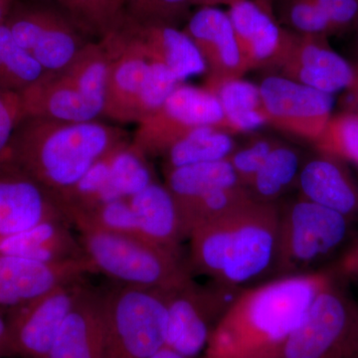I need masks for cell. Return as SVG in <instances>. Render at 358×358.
<instances>
[{
    "mask_svg": "<svg viewBox=\"0 0 358 358\" xmlns=\"http://www.w3.org/2000/svg\"><path fill=\"white\" fill-rule=\"evenodd\" d=\"M334 274L327 267L242 289L214 329L201 358H277Z\"/></svg>",
    "mask_w": 358,
    "mask_h": 358,
    "instance_id": "6da1fadb",
    "label": "cell"
},
{
    "mask_svg": "<svg viewBox=\"0 0 358 358\" xmlns=\"http://www.w3.org/2000/svg\"><path fill=\"white\" fill-rule=\"evenodd\" d=\"M190 273L233 288L274 279L279 240V203L251 201L193 231Z\"/></svg>",
    "mask_w": 358,
    "mask_h": 358,
    "instance_id": "7a4b0ae2",
    "label": "cell"
},
{
    "mask_svg": "<svg viewBox=\"0 0 358 358\" xmlns=\"http://www.w3.org/2000/svg\"><path fill=\"white\" fill-rule=\"evenodd\" d=\"M128 140L124 129L102 122L25 117L18 122L2 155L44 186L58 201L96 160Z\"/></svg>",
    "mask_w": 358,
    "mask_h": 358,
    "instance_id": "3957f363",
    "label": "cell"
},
{
    "mask_svg": "<svg viewBox=\"0 0 358 358\" xmlns=\"http://www.w3.org/2000/svg\"><path fill=\"white\" fill-rule=\"evenodd\" d=\"M109 64L110 55L103 42H88L69 64L44 72L21 92L22 117L96 121L103 114Z\"/></svg>",
    "mask_w": 358,
    "mask_h": 358,
    "instance_id": "277c9868",
    "label": "cell"
},
{
    "mask_svg": "<svg viewBox=\"0 0 358 358\" xmlns=\"http://www.w3.org/2000/svg\"><path fill=\"white\" fill-rule=\"evenodd\" d=\"M85 255L96 273L113 282L171 292L192 279L182 257L134 238L103 229L83 218L71 219Z\"/></svg>",
    "mask_w": 358,
    "mask_h": 358,
    "instance_id": "5b68a950",
    "label": "cell"
},
{
    "mask_svg": "<svg viewBox=\"0 0 358 358\" xmlns=\"http://www.w3.org/2000/svg\"><path fill=\"white\" fill-rule=\"evenodd\" d=\"M101 41L110 55L103 115L112 121L138 124L181 84L166 66L148 58L119 27Z\"/></svg>",
    "mask_w": 358,
    "mask_h": 358,
    "instance_id": "8992f818",
    "label": "cell"
},
{
    "mask_svg": "<svg viewBox=\"0 0 358 358\" xmlns=\"http://www.w3.org/2000/svg\"><path fill=\"white\" fill-rule=\"evenodd\" d=\"M352 221L299 196L279 202V240L275 277L310 274L341 255L352 237Z\"/></svg>",
    "mask_w": 358,
    "mask_h": 358,
    "instance_id": "52a82bcc",
    "label": "cell"
},
{
    "mask_svg": "<svg viewBox=\"0 0 358 358\" xmlns=\"http://www.w3.org/2000/svg\"><path fill=\"white\" fill-rule=\"evenodd\" d=\"M99 291L105 358H147L166 346L167 292L113 281Z\"/></svg>",
    "mask_w": 358,
    "mask_h": 358,
    "instance_id": "ba28073f",
    "label": "cell"
},
{
    "mask_svg": "<svg viewBox=\"0 0 358 358\" xmlns=\"http://www.w3.org/2000/svg\"><path fill=\"white\" fill-rule=\"evenodd\" d=\"M346 282L334 272L277 358H358V303Z\"/></svg>",
    "mask_w": 358,
    "mask_h": 358,
    "instance_id": "9c48e42d",
    "label": "cell"
},
{
    "mask_svg": "<svg viewBox=\"0 0 358 358\" xmlns=\"http://www.w3.org/2000/svg\"><path fill=\"white\" fill-rule=\"evenodd\" d=\"M155 180L148 157L131 141H124L96 160L58 202L67 217L87 213L101 205L128 199Z\"/></svg>",
    "mask_w": 358,
    "mask_h": 358,
    "instance_id": "30bf717a",
    "label": "cell"
},
{
    "mask_svg": "<svg viewBox=\"0 0 358 358\" xmlns=\"http://www.w3.org/2000/svg\"><path fill=\"white\" fill-rule=\"evenodd\" d=\"M206 126L228 133L217 99L204 87L181 83L154 114L138 122L131 143L148 159L162 157L195 129Z\"/></svg>",
    "mask_w": 358,
    "mask_h": 358,
    "instance_id": "8fae6325",
    "label": "cell"
},
{
    "mask_svg": "<svg viewBox=\"0 0 358 358\" xmlns=\"http://www.w3.org/2000/svg\"><path fill=\"white\" fill-rule=\"evenodd\" d=\"M242 289L213 281L200 285L192 279L169 292L166 346L186 358L199 357Z\"/></svg>",
    "mask_w": 358,
    "mask_h": 358,
    "instance_id": "7c38bea8",
    "label": "cell"
},
{
    "mask_svg": "<svg viewBox=\"0 0 358 358\" xmlns=\"http://www.w3.org/2000/svg\"><path fill=\"white\" fill-rule=\"evenodd\" d=\"M259 89L268 124L296 140L313 145L333 115L331 94L280 74L264 78Z\"/></svg>",
    "mask_w": 358,
    "mask_h": 358,
    "instance_id": "4fadbf2b",
    "label": "cell"
},
{
    "mask_svg": "<svg viewBox=\"0 0 358 358\" xmlns=\"http://www.w3.org/2000/svg\"><path fill=\"white\" fill-rule=\"evenodd\" d=\"M84 286L82 279L67 282L34 300L6 310L8 355L46 358Z\"/></svg>",
    "mask_w": 358,
    "mask_h": 358,
    "instance_id": "5bb4252c",
    "label": "cell"
},
{
    "mask_svg": "<svg viewBox=\"0 0 358 358\" xmlns=\"http://www.w3.org/2000/svg\"><path fill=\"white\" fill-rule=\"evenodd\" d=\"M14 38L45 72L62 69L90 41L69 16L44 6L11 9L6 21Z\"/></svg>",
    "mask_w": 358,
    "mask_h": 358,
    "instance_id": "9a60e30c",
    "label": "cell"
},
{
    "mask_svg": "<svg viewBox=\"0 0 358 358\" xmlns=\"http://www.w3.org/2000/svg\"><path fill=\"white\" fill-rule=\"evenodd\" d=\"M227 13L247 69H281L296 33L280 24L273 6L260 0H242L229 7Z\"/></svg>",
    "mask_w": 358,
    "mask_h": 358,
    "instance_id": "2e32d148",
    "label": "cell"
},
{
    "mask_svg": "<svg viewBox=\"0 0 358 358\" xmlns=\"http://www.w3.org/2000/svg\"><path fill=\"white\" fill-rule=\"evenodd\" d=\"M48 220H68L57 199L20 166L0 155V239Z\"/></svg>",
    "mask_w": 358,
    "mask_h": 358,
    "instance_id": "e0dca14e",
    "label": "cell"
},
{
    "mask_svg": "<svg viewBox=\"0 0 358 358\" xmlns=\"http://www.w3.org/2000/svg\"><path fill=\"white\" fill-rule=\"evenodd\" d=\"M93 273L96 270L88 258L45 263L0 254V308L17 307Z\"/></svg>",
    "mask_w": 358,
    "mask_h": 358,
    "instance_id": "ac0fdd59",
    "label": "cell"
},
{
    "mask_svg": "<svg viewBox=\"0 0 358 358\" xmlns=\"http://www.w3.org/2000/svg\"><path fill=\"white\" fill-rule=\"evenodd\" d=\"M327 38L296 33L279 74L331 95L350 89L357 77L355 67L334 50Z\"/></svg>",
    "mask_w": 358,
    "mask_h": 358,
    "instance_id": "d6986e66",
    "label": "cell"
},
{
    "mask_svg": "<svg viewBox=\"0 0 358 358\" xmlns=\"http://www.w3.org/2000/svg\"><path fill=\"white\" fill-rule=\"evenodd\" d=\"M183 32L192 39L207 68V76L242 78L248 72L227 11L200 7Z\"/></svg>",
    "mask_w": 358,
    "mask_h": 358,
    "instance_id": "ffe728a7",
    "label": "cell"
},
{
    "mask_svg": "<svg viewBox=\"0 0 358 358\" xmlns=\"http://www.w3.org/2000/svg\"><path fill=\"white\" fill-rule=\"evenodd\" d=\"M296 189L299 196L358 221V183L346 162L320 154L303 160Z\"/></svg>",
    "mask_w": 358,
    "mask_h": 358,
    "instance_id": "44dd1931",
    "label": "cell"
},
{
    "mask_svg": "<svg viewBox=\"0 0 358 358\" xmlns=\"http://www.w3.org/2000/svg\"><path fill=\"white\" fill-rule=\"evenodd\" d=\"M117 27L148 58L166 66L179 83L207 72L203 58L183 30L169 25L140 24L127 16Z\"/></svg>",
    "mask_w": 358,
    "mask_h": 358,
    "instance_id": "7402d4cb",
    "label": "cell"
},
{
    "mask_svg": "<svg viewBox=\"0 0 358 358\" xmlns=\"http://www.w3.org/2000/svg\"><path fill=\"white\" fill-rule=\"evenodd\" d=\"M105 348L100 291L85 285L46 358H105Z\"/></svg>",
    "mask_w": 358,
    "mask_h": 358,
    "instance_id": "603a6c76",
    "label": "cell"
},
{
    "mask_svg": "<svg viewBox=\"0 0 358 358\" xmlns=\"http://www.w3.org/2000/svg\"><path fill=\"white\" fill-rule=\"evenodd\" d=\"M127 199L133 211L136 238L182 257L181 243L186 237L178 205L166 186L155 180Z\"/></svg>",
    "mask_w": 358,
    "mask_h": 358,
    "instance_id": "cb8c5ba5",
    "label": "cell"
},
{
    "mask_svg": "<svg viewBox=\"0 0 358 358\" xmlns=\"http://www.w3.org/2000/svg\"><path fill=\"white\" fill-rule=\"evenodd\" d=\"M68 220H48L29 229L0 239V254L45 263L87 258L79 238Z\"/></svg>",
    "mask_w": 358,
    "mask_h": 358,
    "instance_id": "d4e9b609",
    "label": "cell"
},
{
    "mask_svg": "<svg viewBox=\"0 0 358 358\" xmlns=\"http://www.w3.org/2000/svg\"><path fill=\"white\" fill-rule=\"evenodd\" d=\"M204 88L211 92L222 108L228 133H253L268 124L259 85L242 78L207 76Z\"/></svg>",
    "mask_w": 358,
    "mask_h": 358,
    "instance_id": "484cf974",
    "label": "cell"
},
{
    "mask_svg": "<svg viewBox=\"0 0 358 358\" xmlns=\"http://www.w3.org/2000/svg\"><path fill=\"white\" fill-rule=\"evenodd\" d=\"M303 160L298 148L281 141L247 187L252 199L263 203H279L289 190L296 188Z\"/></svg>",
    "mask_w": 358,
    "mask_h": 358,
    "instance_id": "4316f807",
    "label": "cell"
},
{
    "mask_svg": "<svg viewBox=\"0 0 358 358\" xmlns=\"http://www.w3.org/2000/svg\"><path fill=\"white\" fill-rule=\"evenodd\" d=\"M236 148L232 134L214 127H201L162 155V169L166 173L178 167L226 160Z\"/></svg>",
    "mask_w": 358,
    "mask_h": 358,
    "instance_id": "83f0119b",
    "label": "cell"
},
{
    "mask_svg": "<svg viewBox=\"0 0 358 358\" xmlns=\"http://www.w3.org/2000/svg\"><path fill=\"white\" fill-rule=\"evenodd\" d=\"M164 176V185L176 204L185 203L211 190L240 185L227 159L178 167Z\"/></svg>",
    "mask_w": 358,
    "mask_h": 358,
    "instance_id": "f1b7e54d",
    "label": "cell"
},
{
    "mask_svg": "<svg viewBox=\"0 0 358 358\" xmlns=\"http://www.w3.org/2000/svg\"><path fill=\"white\" fill-rule=\"evenodd\" d=\"M251 200L254 199L247 188L238 185L211 190L185 203L176 204L186 239L197 228L222 218Z\"/></svg>",
    "mask_w": 358,
    "mask_h": 358,
    "instance_id": "f546056e",
    "label": "cell"
},
{
    "mask_svg": "<svg viewBox=\"0 0 358 358\" xmlns=\"http://www.w3.org/2000/svg\"><path fill=\"white\" fill-rule=\"evenodd\" d=\"M44 72L39 63L16 41L6 23L0 24V90L20 94Z\"/></svg>",
    "mask_w": 358,
    "mask_h": 358,
    "instance_id": "4dcf8cb0",
    "label": "cell"
},
{
    "mask_svg": "<svg viewBox=\"0 0 358 358\" xmlns=\"http://www.w3.org/2000/svg\"><path fill=\"white\" fill-rule=\"evenodd\" d=\"M313 145L320 154L358 166V113L343 110L331 115Z\"/></svg>",
    "mask_w": 358,
    "mask_h": 358,
    "instance_id": "1f68e13d",
    "label": "cell"
},
{
    "mask_svg": "<svg viewBox=\"0 0 358 358\" xmlns=\"http://www.w3.org/2000/svg\"><path fill=\"white\" fill-rule=\"evenodd\" d=\"M192 0H126L124 13L129 20L140 24L178 27L190 17Z\"/></svg>",
    "mask_w": 358,
    "mask_h": 358,
    "instance_id": "d6a6232c",
    "label": "cell"
},
{
    "mask_svg": "<svg viewBox=\"0 0 358 358\" xmlns=\"http://www.w3.org/2000/svg\"><path fill=\"white\" fill-rule=\"evenodd\" d=\"M281 141L268 136H252L246 143L235 148L227 160L238 181L247 188L273 150Z\"/></svg>",
    "mask_w": 358,
    "mask_h": 358,
    "instance_id": "836d02e7",
    "label": "cell"
},
{
    "mask_svg": "<svg viewBox=\"0 0 358 358\" xmlns=\"http://www.w3.org/2000/svg\"><path fill=\"white\" fill-rule=\"evenodd\" d=\"M91 32L105 36L124 20L126 0H83Z\"/></svg>",
    "mask_w": 358,
    "mask_h": 358,
    "instance_id": "e575fe53",
    "label": "cell"
},
{
    "mask_svg": "<svg viewBox=\"0 0 358 358\" xmlns=\"http://www.w3.org/2000/svg\"><path fill=\"white\" fill-rule=\"evenodd\" d=\"M326 13L334 34L358 26V0H313Z\"/></svg>",
    "mask_w": 358,
    "mask_h": 358,
    "instance_id": "d590c367",
    "label": "cell"
},
{
    "mask_svg": "<svg viewBox=\"0 0 358 358\" xmlns=\"http://www.w3.org/2000/svg\"><path fill=\"white\" fill-rule=\"evenodd\" d=\"M22 117L20 94L0 90V155L6 150Z\"/></svg>",
    "mask_w": 358,
    "mask_h": 358,
    "instance_id": "8d00e7d4",
    "label": "cell"
},
{
    "mask_svg": "<svg viewBox=\"0 0 358 358\" xmlns=\"http://www.w3.org/2000/svg\"><path fill=\"white\" fill-rule=\"evenodd\" d=\"M331 267L346 281L358 282V235L353 237Z\"/></svg>",
    "mask_w": 358,
    "mask_h": 358,
    "instance_id": "74e56055",
    "label": "cell"
},
{
    "mask_svg": "<svg viewBox=\"0 0 358 358\" xmlns=\"http://www.w3.org/2000/svg\"><path fill=\"white\" fill-rule=\"evenodd\" d=\"M71 20L84 31L91 32L83 0H55Z\"/></svg>",
    "mask_w": 358,
    "mask_h": 358,
    "instance_id": "f35d334b",
    "label": "cell"
},
{
    "mask_svg": "<svg viewBox=\"0 0 358 358\" xmlns=\"http://www.w3.org/2000/svg\"><path fill=\"white\" fill-rule=\"evenodd\" d=\"M8 355V326L6 310L0 308V357Z\"/></svg>",
    "mask_w": 358,
    "mask_h": 358,
    "instance_id": "ab89813d",
    "label": "cell"
},
{
    "mask_svg": "<svg viewBox=\"0 0 358 358\" xmlns=\"http://www.w3.org/2000/svg\"><path fill=\"white\" fill-rule=\"evenodd\" d=\"M242 0H192V6L199 7H217L218 6H232Z\"/></svg>",
    "mask_w": 358,
    "mask_h": 358,
    "instance_id": "60d3db41",
    "label": "cell"
},
{
    "mask_svg": "<svg viewBox=\"0 0 358 358\" xmlns=\"http://www.w3.org/2000/svg\"><path fill=\"white\" fill-rule=\"evenodd\" d=\"M147 358H186L183 357V355H179L178 352H176V350H171V348H167V346H164V348H160L159 350H157V352H155L154 355H150V357Z\"/></svg>",
    "mask_w": 358,
    "mask_h": 358,
    "instance_id": "b9f144b4",
    "label": "cell"
},
{
    "mask_svg": "<svg viewBox=\"0 0 358 358\" xmlns=\"http://www.w3.org/2000/svg\"><path fill=\"white\" fill-rule=\"evenodd\" d=\"M14 2L13 0H0V24L6 22Z\"/></svg>",
    "mask_w": 358,
    "mask_h": 358,
    "instance_id": "7bdbcfd3",
    "label": "cell"
},
{
    "mask_svg": "<svg viewBox=\"0 0 358 358\" xmlns=\"http://www.w3.org/2000/svg\"><path fill=\"white\" fill-rule=\"evenodd\" d=\"M348 92L350 93V98H352V103H350V109L346 110H353V112L358 113V75L355 83L350 89H348Z\"/></svg>",
    "mask_w": 358,
    "mask_h": 358,
    "instance_id": "ee69618b",
    "label": "cell"
},
{
    "mask_svg": "<svg viewBox=\"0 0 358 358\" xmlns=\"http://www.w3.org/2000/svg\"><path fill=\"white\" fill-rule=\"evenodd\" d=\"M357 63H355V65H353V67H355V72H357V74L358 75V26H357Z\"/></svg>",
    "mask_w": 358,
    "mask_h": 358,
    "instance_id": "f6af8a7d",
    "label": "cell"
},
{
    "mask_svg": "<svg viewBox=\"0 0 358 358\" xmlns=\"http://www.w3.org/2000/svg\"><path fill=\"white\" fill-rule=\"evenodd\" d=\"M260 1L265 2V3L270 4V6H273V2L275 1V0H260ZM278 1H280V0H278Z\"/></svg>",
    "mask_w": 358,
    "mask_h": 358,
    "instance_id": "bcb514c9",
    "label": "cell"
},
{
    "mask_svg": "<svg viewBox=\"0 0 358 358\" xmlns=\"http://www.w3.org/2000/svg\"><path fill=\"white\" fill-rule=\"evenodd\" d=\"M13 1L14 2V1H15V0H13Z\"/></svg>",
    "mask_w": 358,
    "mask_h": 358,
    "instance_id": "7dc6e473",
    "label": "cell"
}]
</instances>
